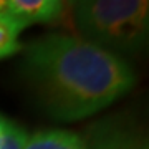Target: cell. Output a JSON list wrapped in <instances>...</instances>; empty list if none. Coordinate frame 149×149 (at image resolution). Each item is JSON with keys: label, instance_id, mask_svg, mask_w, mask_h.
Wrapping results in <instances>:
<instances>
[{"label": "cell", "instance_id": "1", "mask_svg": "<svg viewBox=\"0 0 149 149\" xmlns=\"http://www.w3.org/2000/svg\"><path fill=\"white\" fill-rule=\"evenodd\" d=\"M25 74L50 116L76 121L126 95L134 74L123 58L85 38L47 35L25 48Z\"/></svg>", "mask_w": 149, "mask_h": 149}, {"label": "cell", "instance_id": "2", "mask_svg": "<svg viewBox=\"0 0 149 149\" xmlns=\"http://www.w3.org/2000/svg\"><path fill=\"white\" fill-rule=\"evenodd\" d=\"M74 23L86 42L121 58L143 50L148 40L146 0H81L73 3Z\"/></svg>", "mask_w": 149, "mask_h": 149}, {"label": "cell", "instance_id": "3", "mask_svg": "<svg viewBox=\"0 0 149 149\" xmlns=\"http://www.w3.org/2000/svg\"><path fill=\"white\" fill-rule=\"evenodd\" d=\"M65 3L60 0H0V15L25 28L32 23L53 22L61 15Z\"/></svg>", "mask_w": 149, "mask_h": 149}, {"label": "cell", "instance_id": "4", "mask_svg": "<svg viewBox=\"0 0 149 149\" xmlns=\"http://www.w3.org/2000/svg\"><path fill=\"white\" fill-rule=\"evenodd\" d=\"M85 143V149H148L141 134L119 126H98Z\"/></svg>", "mask_w": 149, "mask_h": 149}, {"label": "cell", "instance_id": "5", "mask_svg": "<svg viewBox=\"0 0 149 149\" xmlns=\"http://www.w3.org/2000/svg\"><path fill=\"white\" fill-rule=\"evenodd\" d=\"M25 149H85V143L78 134L71 131L52 129L28 138Z\"/></svg>", "mask_w": 149, "mask_h": 149}, {"label": "cell", "instance_id": "6", "mask_svg": "<svg viewBox=\"0 0 149 149\" xmlns=\"http://www.w3.org/2000/svg\"><path fill=\"white\" fill-rule=\"evenodd\" d=\"M23 30L22 25L5 15H0V60L13 55L20 48L18 33Z\"/></svg>", "mask_w": 149, "mask_h": 149}, {"label": "cell", "instance_id": "7", "mask_svg": "<svg viewBox=\"0 0 149 149\" xmlns=\"http://www.w3.org/2000/svg\"><path fill=\"white\" fill-rule=\"evenodd\" d=\"M28 136L23 129L0 114V149H25Z\"/></svg>", "mask_w": 149, "mask_h": 149}]
</instances>
